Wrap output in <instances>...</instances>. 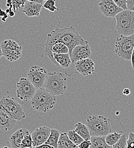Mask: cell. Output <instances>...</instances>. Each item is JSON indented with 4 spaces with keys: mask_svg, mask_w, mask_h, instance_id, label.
Here are the masks:
<instances>
[{
    "mask_svg": "<svg viewBox=\"0 0 134 148\" xmlns=\"http://www.w3.org/2000/svg\"><path fill=\"white\" fill-rule=\"evenodd\" d=\"M59 42L65 44L69 49V54L71 56L73 49L79 45L87 43L73 26L63 28H56L47 36L45 45V50H47L56 42Z\"/></svg>",
    "mask_w": 134,
    "mask_h": 148,
    "instance_id": "obj_1",
    "label": "cell"
},
{
    "mask_svg": "<svg viewBox=\"0 0 134 148\" xmlns=\"http://www.w3.org/2000/svg\"><path fill=\"white\" fill-rule=\"evenodd\" d=\"M56 101V96L41 88L37 90L30 100V104L35 111L47 112L54 108Z\"/></svg>",
    "mask_w": 134,
    "mask_h": 148,
    "instance_id": "obj_2",
    "label": "cell"
},
{
    "mask_svg": "<svg viewBox=\"0 0 134 148\" xmlns=\"http://www.w3.org/2000/svg\"><path fill=\"white\" fill-rule=\"evenodd\" d=\"M86 125L91 136H106L112 130L111 120L102 115L89 116L86 119Z\"/></svg>",
    "mask_w": 134,
    "mask_h": 148,
    "instance_id": "obj_3",
    "label": "cell"
},
{
    "mask_svg": "<svg viewBox=\"0 0 134 148\" xmlns=\"http://www.w3.org/2000/svg\"><path fill=\"white\" fill-rule=\"evenodd\" d=\"M115 29L120 36H129L134 34V12L123 10L116 16Z\"/></svg>",
    "mask_w": 134,
    "mask_h": 148,
    "instance_id": "obj_4",
    "label": "cell"
},
{
    "mask_svg": "<svg viewBox=\"0 0 134 148\" xmlns=\"http://www.w3.org/2000/svg\"><path fill=\"white\" fill-rule=\"evenodd\" d=\"M43 88L56 96L63 95L67 88V78L60 72L49 73Z\"/></svg>",
    "mask_w": 134,
    "mask_h": 148,
    "instance_id": "obj_5",
    "label": "cell"
},
{
    "mask_svg": "<svg viewBox=\"0 0 134 148\" xmlns=\"http://www.w3.org/2000/svg\"><path fill=\"white\" fill-rule=\"evenodd\" d=\"M134 47V34L124 36H120L116 39L114 53L118 57L124 60H131Z\"/></svg>",
    "mask_w": 134,
    "mask_h": 148,
    "instance_id": "obj_6",
    "label": "cell"
},
{
    "mask_svg": "<svg viewBox=\"0 0 134 148\" xmlns=\"http://www.w3.org/2000/svg\"><path fill=\"white\" fill-rule=\"evenodd\" d=\"M91 54L92 50L89 45V43L76 46L73 49L70 56L71 63L68 69H65V74L68 76H71L74 73L78 74L75 69L74 63L78 60L89 58Z\"/></svg>",
    "mask_w": 134,
    "mask_h": 148,
    "instance_id": "obj_7",
    "label": "cell"
},
{
    "mask_svg": "<svg viewBox=\"0 0 134 148\" xmlns=\"http://www.w3.org/2000/svg\"><path fill=\"white\" fill-rule=\"evenodd\" d=\"M0 103L14 120L19 121L26 117L22 106L13 97L4 96L0 100Z\"/></svg>",
    "mask_w": 134,
    "mask_h": 148,
    "instance_id": "obj_8",
    "label": "cell"
},
{
    "mask_svg": "<svg viewBox=\"0 0 134 148\" xmlns=\"http://www.w3.org/2000/svg\"><path fill=\"white\" fill-rule=\"evenodd\" d=\"M3 56L9 62H14L19 59L22 55V47L16 41L7 39L1 43Z\"/></svg>",
    "mask_w": 134,
    "mask_h": 148,
    "instance_id": "obj_9",
    "label": "cell"
},
{
    "mask_svg": "<svg viewBox=\"0 0 134 148\" xmlns=\"http://www.w3.org/2000/svg\"><path fill=\"white\" fill-rule=\"evenodd\" d=\"M16 88L17 97L25 102L31 100L37 91L36 88L27 77H21L17 83Z\"/></svg>",
    "mask_w": 134,
    "mask_h": 148,
    "instance_id": "obj_10",
    "label": "cell"
},
{
    "mask_svg": "<svg viewBox=\"0 0 134 148\" xmlns=\"http://www.w3.org/2000/svg\"><path fill=\"white\" fill-rule=\"evenodd\" d=\"M47 73V70L43 67L33 66L27 74V77L37 90L43 88Z\"/></svg>",
    "mask_w": 134,
    "mask_h": 148,
    "instance_id": "obj_11",
    "label": "cell"
},
{
    "mask_svg": "<svg viewBox=\"0 0 134 148\" xmlns=\"http://www.w3.org/2000/svg\"><path fill=\"white\" fill-rule=\"evenodd\" d=\"M99 9L106 17L114 18L123 9L119 7L113 0H100L98 5Z\"/></svg>",
    "mask_w": 134,
    "mask_h": 148,
    "instance_id": "obj_12",
    "label": "cell"
},
{
    "mask_svg": "<svg viewBox=\"0 0 134 148\" xmlns=\"http://www.w3.org/2000/svg\"><path fill=\"white\" fill-rule=\"evenodd\" d=\"M51 132V129L46 126H41L36 128L31 134L33 147L38 148L45 143Z\"/></svg>",
    "mask_w": 134,
    "mask_h": 148,
    "instance_id": "obj_13",
    "label": "cell"
},
{
    "mask_svg": "<svg viewBox=\"0 0 134 148\" xmlns=\"http://www.w3.org/2000/svg\"><path fill=\"white\" fill-rule=\"evenodd\" d=\"M17 124V120L12 117L0 103V130L6 132L12 130Z\"/></svg>",
    "mask_w": 134,
    "mask_h": 148,
    "instance_id": "obj_14",
    "label": "cell"
},
{
    "mask_svg": "<svg viewBox=\"0 0 134 148\" xmlns=\"http://www.w3.org/2000/svg\"><path fill=\"white\" fill-rule=\"evenodd\" d=\"M74 66L78 74L79 73L85 76L91 75L95 71L94 62L90 58L77 61L74 63Z\"/></svg>",
    "mask_w": 134,
    "mask_h": 148,
    "instance_id": "obj_15",
    "label": "cell"
},
{
    "mask_svg": "<svg viewBox=\"0 0 134 148\" xmlns=\"http://www.w3.org/2000/svg\"><path fill=\"white\" fill-rule=\"evenodd\" d=\"M42 8V4L26 1L23 7L22 12L28 17H38Z\"/></svg>",
    "mask_w": 134,
    "mask_h": 148,
    "instance_id": "obj_16",
    "label": "cell"
},
{
    "mask_svg": "<svg viewBox=\"0 0 134 148\" xmlns=\"http://www.w3.org/2000/svg\"><path fill=\"white\" fill-rule=\"evenodd\" d=\"M26 129H19L13 133L10 137L9 141L11 147L21 148V145L23 137L27 131Z\"/></svg>",
    "mask_w": 134,
    "mask_h": 148,
    "instance_id": "obj_17",
    "label": "cell"
},
{
    "mask_svg": "<svg viewBox=\"0 0 134 148\" xmlns=\"http://www.w3.org/2000/svg\"><path fill=\"white\" fill-rule=\"evenodd\" d=\"M53 57L56 63V66L65 69L69 67L71 63V58L69 53H53Z\"/></svg>",
    "mask_w": 134,
    "mask_h": 148,
    "instance_id": "obj_18",
    "label": "cell"
},
{
    "mask_svg": "<svg viewBox=\"0 0 134 148\" xmlns=\"http://www.w3.org/2000/svg\"><path fill=\"white\" fill-rule=\"evenodd\" d=\"M78 148V147L70 140L67 133H60L58 142V148Z\"/></svg>",
    "mask_w": 134,
    "mask_h": 148,
    "instance_id": "obj_19",
    "label": "cell"
},
{
    "mask_svg": "<svg viewBox=\"0 0 134 148\" xmlns=\"http://www.w3.org/2000/svg\"><path fill=\"white\" fill-rule=\"evenodd\" d=\"M74 130L82 138H83V140H90L91 136L90 135L89 130L86 125L83 124L80 122H78L76 124H75Z\"/></svg>",
    "mask_w": 134,
    "mask_h": 148,
    "instance_id": "obj_20",
    "label": "cell"
},
{
    "mask_svg": "<svg viewBox=\"0 0 134 148\" xmlns=\"http://www.w3.org/2000/svg\"><path fill=\"white\" fill-rule=\"evenodd\" d=\"M90 141L91 143V148H111L106 143L105 136H91Z\"/></svg>",
    "mask_w": 134,
    "mask_h": 148,
    "instance_id": "obj_21",
    "label": "cell"
},
{
    "mask_svg": "<svg viewBox=\"0 0 134 148\" xmlns=\"http://www.w3.org/2000/svg\"><path fill=\"white\" fill-rule=\"evenodd\" d=\"M60 134V132L59 130L51 129L50 134L45 144H48L53 148H58V142Z\"/></svg>",
    "mask_w": 134,
    "mask_h": 148,
    "instance_id": "obj_22",
    "label": "cell"
},
{
    "mask_svg": "<svg viewBox=\"0 0 134 148\" xmlns=\"http://www.w3.org/2000/svg\"><path fill=\"white\" fill-rule=\"evenodd\" d=\"M122 134L121 133L118 132L110 133L105 136L106 143L111 148H113V146L118 142Z\"/></svg>",
    "mask_w": 134,
    "mask_h": 148,
    "instance_id": "obj_23",
    "label": "cell"
},
{
    "mask_svg": "<svg viewBox=\"0 0 134 148\" xmlns=\"http://www.w3.org/2000/svg\"><path fill=\"white\" fill-rule=\"evenodd\" d=\"M67 135L70 138V140L75 144L77 147L84 140L83 138H82L77 132L74 130H69L67 132Z\"/></svg>",
    "mask_w": 134,
    "mask_h": 148,
    "instance_id": "obj_24",
    "label": "cell"
},
{
    "mask_svg": "<svg viewBox=\"0 0 134 148\" xmlns=\"http://www.w3.org/2000/svg\"><path fill=\"white\" fill-rule=\"evenodd\" d=\"M33 142H32V138L30 132L27 130L23 138L22 141L21 148H30L33 147Z\"/></svg>",
    "mask_w": 134,
    "mask_h": 148,
    "instance_id": "obj_25",
    "label": "cell"
},
{
    "mask_svg": "<svg viewBox=\"0 0 134 148\" xmlns=\"http://www.w3.org/2000/svg\"><path fill=\"white\" fill-rule=\"evenodd\" d=\"M43 8L50 12H55L59 10V9L56 6V0H46L43 4Z\"/></svg>",
    "mask_w": 134,
    "mask_h": 148,
    "instance_id": "obj_26",
    "label": "cell"
},
{
    "mask_svg": "<svg viewBox=\"0 0 134 148\" xmlns=\"http://www.w3.org/2000/svg\"><path fill=\"white\" fill-rule=\"evenodd\" d=\"M127 138L125 134H122L118 141L113 146V148H127Z\"/></svg>",
    "mask_w": 134,
    "mask_h": 148,
    "instance_id": "obj_27",
    "label": "cell"
},
{
    "mask_svg": "<svg viewBox=\"0 0 134 148\" xmlns=\"http://www.w3.org/2000/svg\"><path fill=\"white\" fill-rule=\"evenodd\" d=\"M26 1V0H12V9L13 11L16 13L21 8H23Z\"/></svg>",
    "mask_w": 134,
    "mask_h": 148,
    "instance_id": "obj_28",
    "label": "cell"
},
{
    "mask_svg": "<svg viewBox=\"0 0 134 148\" xmlns=\"http://www.w3.org/2000/svg\"><path fill=\"white\" fill-rule=\"evenodd\" d=\"M134 148V133L130 132L127 139V148Z\"/></svg>",
    "mask_w": 134,
    "mask_h": 148,
    "instance_id": "obj_29",
    "label": "cell"
},
{
    "mask_svg": "<svg viewBox=\"0 0 134 148\" xmlns=\"http://www.w3.org/2000/svg\"><path fill=\"white\" fill-rule=\"evenodd\" d=\"M127 0H113L115 3L123 10L127 9Z\"/></svg>",
    "mask_w": 134,
    "mask_h": 148,
    "instance_id": "obj_30",
    "label": "cell"
},
{
    "mask_svg": "<svg viewBox=\"0 0 134 148\" xmlns=\"http://www.w3.org/2000/svg\"><path fill=\"white\" fill-rule=\"evenodd\" d=\"M91 145V143L90 140H84L78 146V148H90Z\"/></svg>",
    "mask_w": 134,
    "mask_h": 148,
    "instance_id": "obj_31",
    "label": "cell"
},
{
    "mask_svg": "<svg viewBox=\"0 0 134 148\" xmlns=\"http://www.w3.org/2000/svg\"><path fill=\"white\" fill-rule=\"evenodd\" d=\"M127 9L134 12V0L127 1Z\"/></svg>",
    "mask_w": 134,
    "mask_h": 148,
    "instance_id": "obj_32",
    "label": "cell"
},
{
    "mask_svg": "<svg viewBox=\"0 0 134 148\" xmlns=\"http://www.w3.org/2000/svg\"><path fill=\"white\" fill-rule=\"evenodd\" d=\"M6 13L8 14V16L10 17H13L15 16V12L13 11L12 8H8L5 10Z\"/></svg>",
    "mask_w": 134,
    "mask_h": 148,
    "instance_id": "obj_33",
    "label": "cell"
},
{
    "mask_svg": "<svg viewBox=\"0 0 134 148\" xmlns=\"http://www.w3.org/2000/svg\"><path fill=\"white\" fill-rule=\"evenodd\" d=\"M8 14L6 13L5 11H3L2 9H0V17L1 18L7 19L8 18Z\"/></svg>",
    "mask_w": 134,
    "mask_h": 148,
    "instance_id": "obj_34",
    "label": "cell"
},
{
    "mask_svg": "<svg viewBox=\"0 0 134 148\" xmlns=\"http://www.w3.org/2000/svg\"><path fill=\"white\" fill-rule=\"evenodd\" d=\"M131 91L129 89V88H124L123 90V93L124 95H126V96H128L130 94Z\"/></svg>",
    "mask_w": 134,
    "mask_h": 148,
    "instance_id": "obj_35",
    "label": "cell"
},
{
    "mask_svg": "<svg viewBox=\"0 0 134 148\" xmlns=\"http://www.w3.org/2000/svg\"><path fill=\"white\" fill-rule=\"evenodd\" d=\"M26 1H31V2H37V3H41V4L43 5L46 0H26Z\"/></svg>",
    "mask_w": 134,
    "mask_h": 148,
    "instance_id": "obj_36",
    "label": "cell"
},
{
    "mask_svg": "<svg viewBox=\"0 0 134 148\" xmlns=\"http://www.w3.org/2000/svg\"><path fill=\"white\" fill-rule=\"evenodd\" d=\"M131 64H132V67L133 69H134V47L133 52H132V54H131Z\"/></svg>",
    "mask_w": 134,
    "mask_h": 148,
    "instance_id": "obj_37",
    "label": "cell"
},
{
    "mask_svg": "<svg viewBox=\"0 0 134 148\" xmlns=\"http://www.w3.org/2000/svg\"><path fill=\"white\" fill-rule=\"evenodd\" d=\"M38 148H53L52 146L48 145V144H43L41 145H40L39 147H38Z\"/></svg>",
    "mask_w": 134,
    "mask_h": 148,
    "instance_id": "obj_38",
    "label": "cell"
},
{
    "mask_svg": "<svg viewBox=\"0 0 134 148\" xmlns=\"http://www.w3.org/2000/svg\"><path fill=\"white\" fill-rule=\"evenodd\" d=\"M3 56L2 54V50H1V45H0V58Z\"/></svg>",
    "mask_w": 134,
    "mask_h": 148,
    "instance_id": "obj_39",
    "label": "cell"
},
{
    "mask_svg": "<svg viewBox=\"0 0 134 148\" xmlns=\"http://www.w3.org/2000/svg\"><path fill=\"white\" fill-rule=\"evenodd\" d=\"M6 19L4 18H1V20L2 22H6Z\"/></svg>",
    "mask_w": 134,
    "mask_h": 148,
    "instance_id": "obj_40",
    "label": "cell"
}]
</instances>
